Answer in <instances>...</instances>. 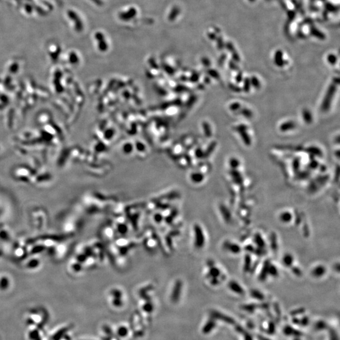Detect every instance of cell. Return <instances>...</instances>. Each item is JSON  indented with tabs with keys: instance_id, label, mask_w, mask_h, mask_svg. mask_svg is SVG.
Segmentation results:
<instances>
[{
	"instance_id": "obj_1",
	"label": "cell",
	"mask_w": 340,
	"mask_h": 340,
	"mask_svg": "<svg viewBox=\"0 0 340 340\" xmlns=\"http://www.w3.org/2000/svg\"><path fill=\"white\" fill-rule=\"evenodd\" d=\"M336 88L337 84L334 83L333 82L332 84H331L329 86L328 88L327 89L325 96L321 103V108L322 112H326L328 111L329 109L330 108L331 103H332L333 101V99L334 98V95L336 93Z\"/></svg>"
},
{
	"instance_id": "obj_2",
	"label": "cell",
	"mask_w": 340,
	"mask_h": 340,
	"mask_svg": "<svg viewBox=\"0 0 340 340\" xmlns=\"http://www.w3.org/2000/svg\"><path fill=\"white\" fill-rule=\"evenodd\" d=\"M296 124L294 122L290 120L282 123L280 127V129L282 132H287L289 130H293L296 128Z\"/></svg>"
},
{
	"instance_id": "obj_3",
	"label": "cell",
	"mask_w": 340,
	"mask_h": 340,
	"mask_svg": "<svg viewBox=\"0 0 340 340\" xmlns=\"http://www.w3.org/2000/svg\"><path fill=\"white\" fill-rule=\"evenodd\" d=\"M306 152L310 154L313 157H322V152L319 147L316 146H310L306 149Z\"/></svg>"
},
{
	"instance_id": "obj_4",
	"label": "cell",
	"mask_w": 340,
	"mask_h": 340,
	"mask_svg": "<svg viewBox=\"0 0 340 340\" xmlns=\"http://www.w3.org/2000/svg\"><path fill=\"white\" fill-rule=\"evenodd\" d=\"M136 10L134 8H131L127 12H123L120 15V18L124 20H130L134 17L136 15Z\"/></svg>"
},
{
	"instance_id": "obj_5",
	"label": "cell",
	"mask_w": 340,
	"mask_h": 340,
	"mask_svg": "<svg viewBox=\"0 0 340 340\" xmlns=\"http://www.w3.org/2000/svg\"><path fill=\"white\" fill-rule=\"evenodd\" d=\"M40 260L37 258H32L25 263V267L28 269H34L37 268L40 265Z\"/></svg>"
},
{
	"instance_id": "obj_6",
	"label": "cell",
	"mask_w": 340,
	"mask_h": 340,
	"mask_svg": "<svg viewBox=\"0 0 340 340\" xmlns=\"http://www.w3.org/2000/svg\"><path fill=\"white\" fill-rule=\"evenodd\" d=\"M302 115L303 120H304V122L306 123H307V124H309L313 122V114L309 110L306 109V108L304 109L302 111Z\"/></svg>"
},
{
	"instance_id": "obj_7",
	"label": "cell",
	"mask_w": 340,
	"mask_h": 340,
	"mask_svg": "<svg viewBox=\"0 0 340 340\" xmlns=\"http://www.w3.org/2000/svg\"><path fill=\"white\" fill-rule=\"evenodd\" d=\"M10 284V281L8 277L6 275L0 276V290H6Z\"/></svg>"
},
{
	"instance_id": "obj_8",
	"label": "cell",
	"mask_w": 340,
	"mask_h": 340,
	"mask_svg": "<svg viewBox=\"0 0 340 340\" xmlns=\"http://www.w3.org/2000/svg\"><path fill=\"white\" fill-rule=\"evenodd\" d=\"M238 133L240 134L241 138L243 140L245 145L249 146L251 144V138L249 135V134L247 132V130L240 131Z\"/></svg>"
},
{
	"instance_id": "obj_9",
	"label": "cell",
	"mask_w": 340,
	"mask_h": 340,
	"mask_svg": "<svg viewBox=\"0 0 340 340\" xmlns=\"http://www.w3.org/2000/svg\"><path fill=\"white\" fill-rule=\"evenodd\" d=\"M95 38L96 39L99 41V46L100 48L101 49H105L106 47H107V46H106V43L105 42V37L104 35H103L101 34V32H97L96 35H95Z\"/></svg>"
},
{
	"instance_id": "obj_10",
	"label": "cell",
	"mask_w": 340,
	"mask_h": 340,
	"mask_svg": "<svg viewBox=\"0 0 340 340\" xmlns=\"http://www.w3.org/2000/svg\"><path fill=\"white\" fill-rule=\"evenodd\" d=\"M275 63L278 67H282L284 65L283 54H282V52L281 51H278L276 52L275 56Z\"/></svg>"
},
{
	"instance_id": "obj_11",
	"label": "cell",
	"mask_w": 340,
	"mask_h": 340,
	"mask_svg": "<svg viewBox=\"0 0 340 340\" xmlns=\"http://www.w3.org/2000/svg\"><path fill=\"white\" fill-rule=\"evenodd\" d=\"M239 112L244 117L246 118H251L253 117V113L252 112L251 110L247 108H241L239 110Z\"/></svg>"
},
{
	"instance_id": "obj_12",
	"label": "cell",
	"mask_w": 340,
	"mask_h": 340,
	"mask_svg": "<svg viewBox=\"0 0 340 340\" xmlns=\"http://www.w3.org/2000/svg\"><path fill=\"white\" fill-rule=\"evenodd\" d=\"M251 88V84L250 82V79L249 77H246L243 80V90L245 93H249Z\"/></svg>"
},
{
	"instance_id": "obj_13",
	"label": "cell",
	"mask_w": 340,
	"mask_h": 340,
	"mask_svg": "<svg viewBox=\"0 0 340 340\" xmlns=\"http://www.w3.org/2000/svg\"><path fill=\"white\" fill-rule=\"evenodd\" d=\"M250 79V82L251 87L255 88V89H259L261 87V83L260 80L256 76H252Z\"/></svg>"
},
{
	"instance_id": "obj_14",
	"label": "cell",
	"mask_w": 340,
	"mask_h": 340,
	"mask_svg": "<svg viewBox=\"0 0 340 340\" xmlns=\"http://www.w3.org/2000/svg\"><path fill=\"white\" fill-rule=\"evenodd\" d=\"M229 165L232 169L236 170L239 166L240 162L236 158H232L229 160Z\"/></svg>"
},
{
	"instance_id": "obj_15",
	"label": "cell",
	"mask_w": 340,
	"mask_h": 340,
	"mask_svg": "<svg viewBox=\"0 0 340 340\" xmlns=\"http://www.w3.org/2000/svg\"><path fill=\"white\" fill-rule=\"evenodd\" d=\"M229 109L232 112L239 111L241 109V104L238 102H233V103L229 105Z\"/></svg>"
},
{
	"instance_id": "obj_16",
	"label": "cell",
	"mask_w": 340,
	"mask_h": 340,
	"mask_svg": "<svg viewBox=\"0 0 340 340\" xmlns=\"http://www.w3.org/2000/svg\"><path fill=\"white\" fill-rule=\"evenodd\" d=\"M72 14H73V15H71V16H72V18H73V19H76V20H77V16H76V15H75V13H74V12H73V13H72ZM76 28H77V29L78 30H77V31H80V30H81V29H82V24H81V22L80 21V20L79 19L78 20H76Z\"/></svg>"
},
{
	"instance_id": "obj_17",
	"label": "cell",
	"mask_w": 340,
	"mask_h": 340,
	"mask_svg": "<svg viewBox=\"0 0 340 340\" xmlns=\"http://www.w3.org/2000/svg\"><path fill=\"white\" fill-rule=\"evenodd\" d=\"M229 88H230L232 92H236V93H239L241 92L242 91V88H240L238 86H237L234 84H232V83H230L229 84Z\"/></svg>"
},
{
	"instance_id": "obj_18",
	"label": "cell",
	"mask_w": 340,
	"mask_h": 340,
	"mask_svg": "<svg viewBox=\"0 0 340 340\" xmlns=\"http://www.w3.org/2000/svg\"><path fill=\"white\" fill-rule=\"evenodd\" d=\"M29 336L30 339L32 340H40V336L39 335V332H37V331H33L32 332H30Z\"/></svg>"
},
{
	"instance_id": "obj_19",
	"label": "cell",
	"mask_w": 340,
	"mask_h": 340,
	"mask_svg": "<svg viewBox=\"0 0 340 340\" xmlns=\"http://www.w3.org/2000/svg\"><path fill=\"white\" fill-rule=\"evenodd\" d=\"M336 61H337L336 57L333 54H329L328 56V57H327V61H328V63H330L331 64H336Z\"/></svg>"
},
{
	"instance_id": "obj_20",
	"label": "cell",
	"mask_w": 340,
	"mask_h": 340,
	"mask_svg": "<svg viewBox=\"0 0 340 340\" xmlns=\"http://www.w3.org/2000/svg\"><path fill=\"white\" fill-rule=\"evenodd\" d=\"M319 166V163L318 162L315 160V159H313V160H311L309 164V168H310L311 169H316Z\"/></svg>"
},
{
	"instance_id": "obj_21",
	"label": "cell",
	"mask_w": 340,
	"mask_h": 340,
	"mask_svg": "<svg viewBox=\"0 0 340 340\" xmlns=\"http://www.w3.org/2000/svg\"><path fill=\"white\" fill-rule=\"evenodd\" d=\"M236 130L237 131V132H240V131H243V130H248V127L246 125H244V124H240L239 125H237L236 127Z\"/></svg>"
},
{
	"instance_id": "obj_22",
	"label": "cell",
	"mask_w": 340,
	"mask_h": 340,
	"mask_svg": "<svg viewBox=\"0 0 340 340\" xmlns=\"http://www.w3.org/2000/svg\"><path fill=\"white\" fill-rule=\"evenodd\" d=\"M301 165V162L298 158L295 159L293 161V168L295 170H297Z\"/></svg>"
},
{
	"instance_id": "obj_23",
	"label": "cell",
	"mask_w": 340,
	"mask_h": 340,
	"mask_svg": "<svg viewBox=\"0 0 340 340\" xmlns=\"http://www.w3.org/2000/svg\"><path fill=\"white\" fill-rule=\"evenodd\" d=\"M243 75L241 73H239L237 74L236 77V81L237 83H240L241 82L243 81Z\"/></svg>"
}]
</instances>
